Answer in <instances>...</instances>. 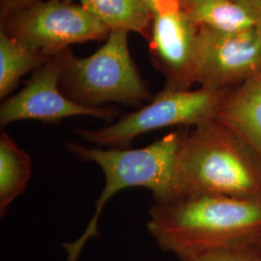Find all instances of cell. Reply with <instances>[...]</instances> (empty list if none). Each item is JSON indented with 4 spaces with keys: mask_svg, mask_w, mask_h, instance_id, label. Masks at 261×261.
Returning a JSON list of instances; mask_svg holds the SVG:
<instances>
[{
    "mask_svg": "<svg viewBox=\"0 0 261 261\" xmlns=\"http://www.w3.org/2000/svg\"><path fill=\"white\" fill-rule=\"evenodd\" d=\"M198 25L184 10L153 16L150 56L167 80L165 89L188 90L195 83L194 53Z\"/></svg>",
    "mask_w": 261,
    "mask_h": 261,
    "instance_id": "obj_9",
    "label": "cell"
},
{
    "mask_svg": "<svg viewBox=\"0 0 261 261\" xmlns=\"http://www.w3.org/2000/svg\"><path fill=\"white\" fill-rule=\"evenodd\" d=\"M189 261H261L260 243L212 250L200 253Z\"/></svg>",
    "mask_w": 261,
    "mask_h": 261,
    "instance_id": "obj_15",
    "label": "cell"
},
{
    "mask_svg": "<svg viewBox=\"0 0 261 261\" xmlns=\"http://www.w3.org/2000/svg\"><path fill=\"white\" fill-rule=\"evenodd\" d=\"M140 1L153 16L181 9L180 0H140Z\"/></svg>",
    "mask_w": 261,
    "mask_h": 261,
    "instance_id": "obj_16",
    "label": "cell"
},
{
    "mask_svg": "<svg viewBox=\"0 0 261 261\" xmlns=\"http://www.w3.org/2000/svg\"><path fill=\"white\" fill-rule=\"evenodd\" d=\"M181 8L198 27L220 31H239L254 28L247 11L234 0H180Z\"/></svg>",
    "mask_w": 261,
    "mask_h": 261,
    "instance_id": "obj_14",
    "label": "cell"
},
{
    "mask_svg": "<svg viewBox=\"0 0 261 261\" xmlns=\"http://www.w3.org/2000/svg\"><path fill=\"white\" fill-rule=\"evenodd\" d=\"M187 129L179 128L138 149L87 147L75 141L66 144L76 157L99 165L105 175V186L96 200L90 222L77 239L63 244L67 260H79L84 245L98 235L103 207L118 192L133 187L146 188L152 192L154 201H164L176 196L178 153Z\"/></svg>",
    "mask_w": 261,
    "mask_h": 261,
    "instance_id": "obj_3",
    "label": "cell"
},
{
    "mask_svg": "<svg viewBox=\"0 0 261 261\" xmlns=\"http://www.w3.org/2000/svg\"><path fill=\"white\" fill-rule=\"evenodd\" d=\"M259 243H260V246H261V238H260V241H259Z\"/></svg>",
    "mask_w": 261,
    "mask_h": 261,
    "instance_id": "obj_19",
    "label": "cell"
},
{
    "mask_svg": "<svg viewBox=\"0 0 261 261\" xmlns=\"http://www.w3.org/2000/svg\"><path fill=\"white\" fill-rule=\"evenodd\" d=\"M229 89L164 88L146 105L112 125L98 130L77 129L75 133L100 147L130 148L133 140L140 135L169 127L193 128L217 119Z\"/></svg>",
    "mask_w": 261,
    "mask_h": 261,
    "instance_id": "obj_5",
    "label": "cell"
},
{
    "mask_svg": "<svg viewBox=\"0 0 261 261\" xmlns=\"http://www.w3.org/2000/svg\"><path fill=\"white\" fill-rule=\"evenodd\" d=\"M42 0H0V15L1 19L5 18L17 10L24 8L31 4Z\"/></svg>",
    "mask_w": 261,
    "mask_h": 261,
    "instance_id": "obj_17",
    "label": "cell"
},
{
    "mask_svg": "<svg viewBox=\"0 0 261 261\" xmlns=\"http://www.w3.org/2000/svg\"><path fill=\"white\" fill-rule=\"evenodd\" d=\"M31 160L25 150L2 130L0 135V215L27 190L31 177Z\"/></svg>",
    "mask_w": 261,
    "mask_h": 261,
    "instance_id": "obj_11",
    "label": "cell"
},
{
    "mask_svg": "<svg viewBox=\"0 0 261 261\" xmlns=\"http://www.w3.org/2000/svg\"><path fill=\"white\" fill-rule=\"evenodd\" d=\"M1 19L2 31L47 56L73 44L107 39L111 32L83 6L65 0H42Z\"/></svg>",
    "mask_w": 261,
    "mask_h": 261,
    "instance_id": "obj_6",
    "label": "cell"
},
{
    "mask_svg": "<svg viewBox=\"0 0 261 261\" xmlns=\"http://www.w3.org/2000/svg\"><path fill=\"white\" fill-rule=\"evenodd\" d=\"M176 196L209 194L261 200V159L217 119L187 129L176 170Z\"/></svg>",
    "mask_w": 261,
    "mask_h": 261,
    "instance_id": "obj_2",
    "label": "cell"
},
{
    "mask_svg": "<svg viewBox=\"0 0 261 261\" xmlns=\"http://www.w3.org/2000/svg\"><path fill=\"white\" fill-rule=\"evenodd\" d=\"M129 32L111 30L103 47L79 58L70 49L61 54L64 69L60 88L75 103L101 108L109 103L140 107L153 99L130 56Z\"/></svg>",
    "mask_w": 261,
    "mask_h": 261,
    "instance_id": "obj_4",
    "label": "cell"
},
{
    "mask_svg": "<svg viewBox=\"0 0 261 261\" xmlns=\"http://www.w3.org/2000/svg\"><path fill=\"white\" fill-rule=\"evenodd\" d=\"M61 54L50 56L33 72L19 92L1 103V127L21 120H36L57 125L65 118L79 115L111 121L118 114L117 109L112 107L90 108L75 103L62 92L59 88L64 69Z\"/></svg>",
    "mask_w": 261,
    "mask_h": 261,
    "instance_id": "obj_8",
    "label": "cell"
},
{
    "mask_svg": "<svg viewBox=\"0 0 261 261\" xmlns=\"http://www.w3.org/2000/svg\"><path fill=\"white\" fill-rule=\"evenodd\" d=\"M146 225L162 251L189 261L212 250L259 242L261 200L178 195L154 201Z\"/></svg>",
    "mask_w": 261,
    "mask_h": 261,
    "instance_id": "obj_1",
    "label": "cell"
},
{
    "mask_svg": "<svg viewBox=\"0 0 261 261\" xmlns=\"http://www.w3.org/2000/svg\"><path fill=\"white\" fill-rule=\"evenodd\" d=\"M50 56L24 46L0 31V98L7 99L30 72H35Z\"/></svg>",
    "mask_w": 261,
    "mask_h": 261,
    "instance_id": "obj_13",
    "label": "cell"
},
{
    "mask_svg": "<svg viewBox=\"0 0 261 261\" xmlns=\"http://www.w3.org/2000/svg\"><path fill=\"white\" fill-rule=\"evenodd\" d=\"M217 120L236 133L261 159V72L228 90Z\"/></svg>",
    "mask_w": 261,
    "mask_h": 261,
    "instance_id": "obj_10",
    "label": "cell"
},
{
    "mask_svg": "<svg viewBox=\"0 0 261 261\" xmlns=\"http://www.w3.org/2000/svg\"><path fill=\"white\" fill-rule=\"evenodd\" d=\"M241 5L261 31V0H234Z\"/></svg>",
    "mask_w": 261,
    "mask_h": 261,
    "instance_id": "obj_18",
    "label": "cell"
},
{
    "mask_svg": "<svg viewBox=\"0 0 261 261\" xmlns=\"http://www.w3.org/2000/svg\"><path fill=\"white\" fill-rule=\"evenodd\" d=\"M261 72V31H220L198 27L194 53L195 83L229 89Z\"/></svg>",
    "mask_w": 261,
    "mask_h": 261,
    "instance_id": "obj_7",
    "label": "cell"
},
{
    "mask_svg": "<svg viewBox=\"0 0 261 261\" xmlns=\"http://www.w3.org/2000/svg\"><path fill=\"white\" fill-rule=\"evenodd\" d=\"M81 6L111 30L133 31L149 36L153 15L140 0H65Z\"/></svg>",
    "mask_w": 261,
    "mask_h": 261,
    "instance_id": "obj_12",
    "label": "cell"
}]
</instances>
